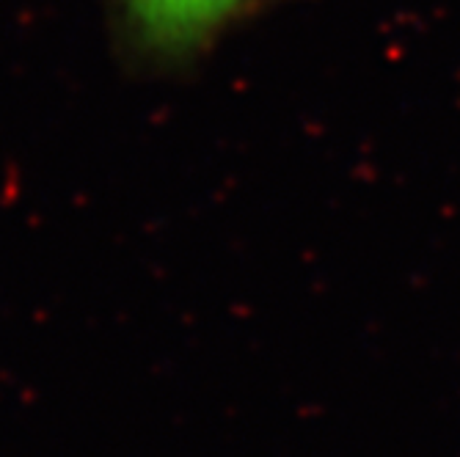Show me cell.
I'll return each instance as SVG.
<instances>
[{"label": "cell", "mask_w": 460, "mask_h": 457, "mask_svg": "<svg viewBox=\"0 0 460 457\" xmlns=\"http://www.w3.org/2000/svg\"><path fill=\"white\" fill-rule=\"evenodd\" d=\"M254 0H119L136 48L160 61H188Z\"/></svg>", "instance_id": "cell-1"}]
</instances>
